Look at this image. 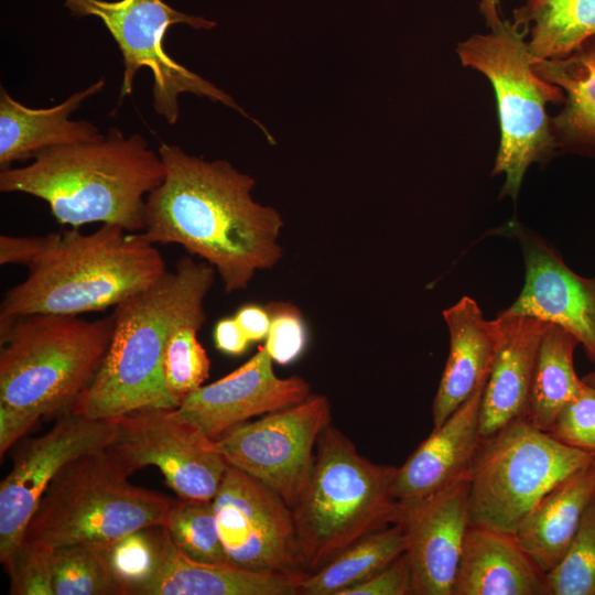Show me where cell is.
Listing matches in <instances>:
<instances>
[{
  "label": "cell",
  "instance_id": "5",
  "mask_svg": "<svg viewBox=\"0 0 595 595\" xmlns=\"http://www.w3.org/2000/svg\"><path fill=\"white\" fill-rule=\"evenodd\" d=\"M396 466L375 464L329 424L310 479L292 508L303 565L314 573L364 537L396 523Z\"/></svg>",
  "mask_w": 595,
  "mask_h": 595
},
{
  "label": "cell",
  "instance_id": "16",
  "mask_svg": "<svg viewBox=\"0 0 595 595\" xmlns=\"http://www.w3.org/2000/svg\"><path fill=\"white\" fill-rule=\"evenodd\" d=\"M524 259V285L507 311L559 325L582 344L595 365V277L584 278L567 267L545 240L511 225Z\"/></svg>",
  "mask_w": 595,
  "mask_h": 595
},
{
  "label": "cell",
  "instance_id": "4",
  "mask_svg": "<svg viewBox=\"0 0 595 595\" xmlns=\"http://www.w3.org/2000/svg\"><path fill=\"white\" fill-rule=\"evenodd\" d=\"M28 270L1 301L0 333L30 314L80 315L115 307L167 271L160 250L141 232L108 224L90 234L78 228L47 234Z\"/></svg>",
  "mask_w": 595,
  "mask_h": 595
},
{
  "label": "cell",
  "instance_id": "33",
  "mask_svg": "<svg viewBox=\"0 0 595 595\" xmlns=\"http://www.w3.org/2000/svg\"><path fill=\"white\" fill-rule=\"evenodd\" d=\"M160 527L130 532L107 550L111 572L123 595H136L152 576L158 563Z\"/></svg>",
  "mask_w": 595,
  "mask_h": 595
},
{
  "label": "cell",
  "instance_id": "42",
  "mask_svg": "<svg viewBox=\"0 0 595 595\" xmlns=\"http://www.w3.org/2000/svg\"><path fill=\"white\" fill-rule=\"evenodd\" d=\"M479 11L490 30L497 28L502 22L499 14L500 0H479Z\"/></svg>",
  "mask_w": 595,
  "mask_h": 595
},
{
  "label": "cell",
  "instance_id": "41",
  "mask_svg": "<svg viewBox=\"0 0 595 595\" xmlns=\"http://www.w3.org/2000/svg\"><path fill=\"white\" fill-rule=\"evenodd\" d=\"M215 346L228 355H241L250 342L237 323L235 316L219 320L214 329Z\"/></svg>",
  "mask_w": 595,
  "mask_h": 595
},
{
  "label": "cell",
  "instance_id": "39",
  "mask_svg": "<svg viewBox=\"0 0 595 595\" xmlns=\"http://www.w3.org/2000/svg\"><path fill=\"white\" fill-rule=\"evenodd\" d=\"M46 242L42 236H0V263L30 266L41 253Z\"/></svg>",
  "mask_w": 595,
  "mask_h": 595
},
{
  "label": "cell",
  "instance_id": "37",
  "mask_svg": "<svg viewBox=\"0 0 595 595\" xmlns=\"http://www.w3.org/2000/svg\"><path fill=\"white\" fill-rule=\"evenodd\" d=\"M340 595H412L411 571L405 553Z\"/></svg>",
  "mask_w": 595,
  "mask_h": 595
},
{
  "label": "cell",
  "instance_id": "12",
  "mask_svg": "<svg viewBox=\"0 0 595 595\" xmlns=\"http://www.w3.org/2000/svg\"><path fill=\"white\" fill-rule=\"evenodd\" d=\"M115 419L116 434L106 448L129 475L152 465L178 498L214 499L228 467L215 440L174 409H143Z\"/></svg>",
  "mask_w": 595,
  "mask_h": 595
},
{
  "label": "cell",
  "instance_id": "20",
  "mask_svg": "<svg viewBox=\"0 0 595 595\" xmlns=\"http://www.w3.org/2000/svg\"><path fill=\"white\" fill-rule=\"evenodd\" d=\"M302 580L194 560L173 543L161 526L155 570L136 595H294Z\"/></svg>",
  "mask_w": 595,
  "mask_h": 595
},
{
  "label": "cell",
  "instance_id": "29",
  "mask_svg": "<svg viewBox=\"0 0 595 595\" xmlns=\"http://www.w3.org/2000/svg\"><path fill=\"white\" fill-rule=\"evenodd\" d=\"M55 595H123L111 572L107 550L74 543L53 549Z\"/></svg>",
  "mask_w": 595,
  "mask_h": 595
},
{
  "label": "cell",
  "instance_id": "35",
  "mask_svg": "<svg viewBox=\"0 0 595 595\" xmlns=\"http://www.w3.org/2000/svg\"><path fill=\"white\" fill-rule=\"evenodd\" d=\"M271 323L263 347L280 365L295 361L305 350L307 326L301 311L290 303L275 302L267 306Z\"/></svg>",
  "mask_w": 595,
  "mask_h": 595
},
{
  "label": "cell",
  "instance_id": "18",
  "mask_svg": "<svg viewBox=\"0 0 595 595\" xmlns=\"http://www.w3.org/2000/svg\"><path fill=\"white\" fill-rule=\"evenodd\" d=\"M486 381L443 424L433 428L397 468L392 495L399 507L421 502L470 477L482 437L479 415Z\"/></svg>",
  "mask_w": 595,
  "mask_h": 595
},
{
  "label": "cell",
  "instance_id": "32",
  "mask_svg": "<svg viewBox=\"0 0 595 595\" xmlns=\"http://www.w3.org/2000/svg\"><path fill=\"white\" fill-rule=\"evenodd\" d=\"M201 327L196 324L178 327L165 348L163 359L165 383L178 403L202 387L209 377L210 360L197 338Z\"/></svg>",
  "mask_w": 595,
  "mask_h": 595
},
{
  "label": "cell",
  "instance_id": "40",
  "mask_svg": "<svg viewBox=\"0 0 595 595\" xmlns=\"http://www.w3.org/2000/svg\"><path fill=\"white\" fill-rule=\"evenodd\" d=\"M235 318L250 343L267 338L271 323L267 307L257 304L242 305L235 314Z\"/></svg>",
  "mask_w": 595,
  "mask_h": 595
},
{
  "label": "cell",
  "instance_id": "8",
  "mask_svg": "<svg viewBox=\"0 0 595 595\" xmlns=\"http://www.w3.org/2000/svg\"><path fill=\"white\" fill-rule=\"evenodd\" d=\"M526 36L516 22L502 21L490 33L475 34L456 47L462 64L485 75L494 88L500 143L493 174H505L501 195L513 199L528 167L559 147L547 105L565 98L560 87L534 72Z\"/></svg>",
  "mask_w": 595,
  "mask_h": 595
},
{
  "label": "cell",
  "instance_id": "2",
  "mask_svg": "<svg viewBox=\"0 0 595 595\" xmlns=\"http://www.w3.org/2000/svg\"><path fill=\"white\" fill-rule=\"evenodd\" d=\"M215 277L213 266L184 256L173 271L116 305L107 354L71 412L109 419L143 409L177 408L165 383V348L178 327L204 324V303Z\"/></svg>",
  "mask_w": 595,
  "mask_h": 595
},
{
  "label": "cell",
  "instance_id": "1",
  "mask_svg": "<svg viewBox=\"0 0 595 595\" xmlns=\"http://www.w3.org/2000/svg\"><path fill=\"white\" fill-rule=\"evenodd\" d=\"M158 152L164 177L147 196L144 238L198 256L214 267L227 293L246 290L257 272L280 262L284 221L253 198V177L175 144L161 143Z\"/></svg>",
  "mask_w": 595,
  "mask_h": 595
},
{
  "label": "cell",
  "instance_id": "17",
  "mask_svg": "<svg viewBox=\"0 0 595 595\" xmlns=\"http://www.w3.org/2000/svg\"><path fill=\"white\" fill-rule=\"evenodd\" d=\"M470 478V477H469ZM469 478L412 506L399 507L407 533L412 595H453L470 527Z\"/></svg>",
  "mask_w": 595,
  "mask_h": 595
},
{
  "label": "cell",
  "instance_id": "26",
  "mask_svg": "<svg viewBox=\"0 0 595 595\" xmlns=\"http://www.w3.org/2000/svg\"><path fill=\"white\" fill-rule=\"evenodd\" d=\"M513 22L530 34L531 61L564 56L595 35V0H526Z\"/></svg>",
  "mask_w": 595,
  "mask_h": 595
},
{
  "label": "cell",
  "instance_id": "6",
  "mask_svg": "<svg viewBox=\"0 0 595 595\" xmlns=\"http://www.w3.org/2000/svg\"><path fill=\"white\" fill-rule=\"evenodd\" d=\"M112 314L35 313L0 333V402L37 416L61 415L96 376L109 348Z\"/></svg>",
  "mask_w": 595,
  "mask_h": 595
},
{
  "label": "cell",
  "instance_id": "36",
  "mask_svg": "<svg viewBox=\"0 0 595 595\" xmlns=\"http://www.w3.org/2000/svg\"><path fill=\"white\" fill-rule=\"evenodd\" d=\"M549 433L565 445L595 453V389L583 381Z\"/></svg>",
  "mask_w": 595,
  "mask_h": 595
},
{
  "label": "cell",
  "instance_id": "22",
  "mask_svg": "<svg viewBox=\"0 0 595 595\" xmlns=\"http://www.w3.org/2000/svg\"><path fill=\"white\" fill-rule=\"evenodd\" d=\"M450 353L432 405L434 428L443 424L487 380L498 329L484 317L477 302L463 296L443 311Z\"/></svg>",
  "mask_w": 595,
  "mask_h": 595
},
{
  "label": "cell",
  "instance_id": "11",
  "mask_svg": "<svg viewBox=\"0 0 595 595\" xmlns=\"http://www.w3.org/2000/svg\"><path fill=\"white\" fill-rule=\"evenodd\" d=\"M329 424L328 398L311 394L299 404L230 429L215 446L228 465L260 480L293 508L310 479L317 440Z\"/></svg>",
  "mask_w": 595,
  "mask_h": 595
},
{
  "label": "cell",
  "instance_id": "23",
  "mask_svg": "<svg viewBox=\"0 0 595 595\" xmlns=\"http://www.w3.org/2000/svg\"><path fill=\"white\" fill-rule=\"evenodd\" d=\"M453 595H544V574L513 536L470 526Z\"/></svg>",
  "mask_w": 595,
  "mask_h": 595
},
{
  "label": "cell",
  "instance_id": "3",
  "mask_svg": "<svg viewBox=\"0 0 595 595\" xmlns=\"http://www.w3.org/2000/svg\"><path fill=\"white\" fill-rule=\"evenodd\" d=\"M163 177L160 154L142 134L110 127L98 140L46 149L26 165L1 170L0 191L43 199L61 225L141 232L147 196Z\"/></svg>",
  "mask_w": 595,
  "mask_h": 595
},
{
  "label": "cell",
  "instance_id": "31",
  "mask_svg": "<svg viewBox=\"0 0 595 595\" xmlns=\"http://www.w3.org/2000/svg\"><path fill=\"white\" fill-rule=\"evenodd\" d=\"M544 595H595V497L566 553L544 574Z\"/></svg>",
  "mask_w": 595,
  "mask_h": 595
},
{
  "label": "cell",
  "instance_id": "7",
  "mask_svg": "<svg viewBox=\"0 0 595 595\" xmlns=\"http://www.w3.org/2000/svg\"><path fill=\"white\" fill-rule=\"evenodd\" d=\"M129 476L106 447L74 458L47 485L24 539L108 550L130 532L164 526L173 500L133 486Z\"/></svg>",
  "mask_w": 595,
  "mask_h": 595
},
{
  "label": "cell",
  "instance_id": "24",
  "mask_svg": "<svg viewBox=\"0 0 595 595\" xmlns=\"http://www.w3.org/2000/svg\"><path fill=\"white\" fill-rule=\"evenodd\" d=\"M594 497L595 461L560 482L521 520L513 537L543 574L566 553Z\"/></svg>",
  "mask_w": 595,
  "mask_h": 595
},
{
  "label": "cell",
  "instance_id": "9",
  "mask_svg": "<svg viewBox=\"0 0 595 595\" xmlns=\"http://www.w3.org/2000/svg\"><path fill=\"white\" fill-rule=\"evenodd\" d=\"M595 461L527 418L480 437L469 478L470 526L515 536L531 508L560 482Z\"/></svg>",
  "mask_w": 595,
  "mask_h": 595
},
{
  "label": "cell",
  "instance_id": "28",
  "mask_svg": "<svg viewBox=\"0 0 595 595\" xmlns=\"http://www.w3.org/2000/svg\"><path fill=\"white\" fill-rule=\"evenodd\" d=\"M407 533L401 522L377 530L343 550L329 563L307 574L298 594L340 595L385 569L407 549Z\"/></svg>",
  "mask_w": 595,
  "mask_h": 595
},
{
  "label": "cell",
  "instance_id": "13",
  "mask_svg": "<svg viewBox=\"0 0 595 595\" xmlns=\"http://www.w3.org/2000/svg\"><path fill=\"white\" fill-rule=\"evenodd\" d=\"M227 563L304 578L292 508L270 487L228 465L213 499Z\"/></svg>",
  "mask_w": 595,
  "mask_h": 595
},
{
  "label": "cell",
  "instance_id": "15",
  "mask_svg": "<svg viewBox=\"0 0 595 595\" xmlns=\"http://www.w3.org/2000/svg\"><path fill=\"white\" fill-rule=\"evenodd\" d=\"M311 394L303 377H278L273 360L260 346L239 368L185 397L174 413L216 440L253 416L299 404Z\"/></svg>",
  "mask_w": 595,
  "mask_h": 595
},
{
  "label": "cell",
  "instance_id": "10",
  "mask_svg": "<svg viewBox=\"0 0 595 595\" xmlns=\"http://www.w3.org/2000/svg\"><path fill=\"white\" fill-rule=\"evenodd\" d=\"M65 7L73 15L100 19L117 43L123 62L120 99L132 93L137 73L148 68L153 77V109L170 125L178 120L182 94L206 97L248 116L224 90L165 51V34L171 26L209 30L216 25L214 21L178 11L163 0H65Z\"/></svg>",
  "mask_w": 595,
  "mask_h": 595
},
{
  "label": "cell",
  "instance_id": "19",
  "mask_svg": "<svg viewBox=\"0 0 595 595\" xmlns=\"http://www.w3.org/2000/svg\"><path fill=\"white\" fill-rule=\"evenodd\" d=\"M495 322L497 346L480 404V436L526 418L536 359L550 323L504 311Z\"/></svg>",
  "mask_w": 595,
  "mask_h": 595
},
{
  "label": "cell",
  "instance_id": "43",
  "mask_svg": "<svg viewBox=\"0 0 595 595\" xmlns=\"http://www.w3.org/2000/svg\"><path fill=\"white\" fill-rule=\"evenodd\" d=\"M582 380L595 389V370L584 376Z\"/></svg>",
  "mask_w": 595,
  "mask_h": 595
},
{
  "label": "cell",
  "instance_id": "27",
  "mask_svg": "<svg viewBox=\"0 0 595 595\" xmlns=\"http://www.w3.org/2000/svg\"><path fill=\"white\" fill-rule=\"evenodd\" d=\"M578 344L571 333L551 323L541 338L526 418L545 432H550L561 409L583 385L573 358Z\"/></svg>",
  "mask_w": 595,
  "mask_h": 595
},
{
  "label": "cell",
  "instance_id": "30",
  "mask_svg": "<svg viewBox=\"0 0 595 595\" xmlns=\"http://www.w3.org/2000/svg\"><path fill=\"white\" fill-rule=\"evenodd\" d=\"M163 527L187 556L207 563H227L213 500H173Z\"/></svg>",
  "mask_w": 595,
  "mask_h": 595
},
{
  "label": "cell",
  "instance_id": "25",
  "mask_svg": "<svg viewBox=\"0 0 595 595\" xmlns=\"http://www.w3.org/2000/svg\"><path fill=\"white\" fill-rule=\"evenodd\" d=\"M534 72L564 93L552 118L559 147L595 155V35L567 55L531 61Z\"/></svg>",
  "mask_w": 595,
  "mask_h": 595
},
{
  "label": "cell",
  "instance_id": "34",
  "mask_svg": "<svg viewBox=\"0 0 595 595\" xmlns=\"http://www.w3.org/2000/svg\"><path fill=\"white\" fill-rule=\"evenodd\" d=\"M53 548L24 539L4 566L11 595H55Z\"/></svg>",
  "mask_w": 595,
  "mask_h": 595
},
{
  "label": "cell",
  "instance_id": "21",
  "mask_svg": "<svg viewBox=\"0 0 595 595\" xmlns=\"http://www.w3.org/2000/svg\"><path fill=\"white\" fill-rule=\"evenodd\" d=\"M105 87L100 78L73 93L58 105L30 108L0 87V167H11L19 161L33 159L37 153L62 145L100 139L97 126L88 120H71L80 105Z\"/></svg>",
  "mask_w": 595,
  "mask_h": 595
},
{
  "label": "cell",
  "instance_id": "14",
  "mask_svg": "<svg viewBox=\"0 0 595 595\" xmlns=\"http://www.w3.org/2000/svg\"><path fill=\"white\" fill-rule=\"evenodd\" d=\"M116 434V419H91L71 411L44 434L28 439L12 454L0 484V561L6 566L24 540L36 506L55 475L87 452L105 448Z\"/></svg>",
  "mask_w": 595,
  "mask_h": 595
},
{
  "label": "cell",
  "instance_id": "38",
  "mask_svg": "<svg viewBox=\"0 0 595 595\" xmlns=\"http://www.w3.org/2000/svg\"><path fill=\"white\" fill-rule=\"evenodd\" d=\"M40 419L32 412L0 402V457L2 458Z\"/></svg>",
  "mask_w": 595,
  "mask_h": 595
}]
</instances>
